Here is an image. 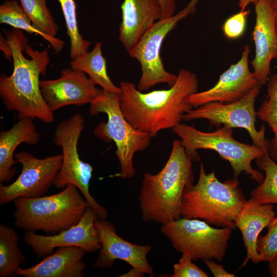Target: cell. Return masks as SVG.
I'll return each instance as SVG.
<instances>
[{"label": "cell", "instance_id": "ba28073f", "mask_svg": "<svg viewBox=\"0 0 277 277\" xmlns=\"http://www.w3.org/2000/svg\"><path fill=\"white\" fill-rule=\"evenodd\" d=\"M84 124L82 114L77 113L61 121L56 126L53 141L55 145L62 149L63 161L53 185L63 189L69 184L75 186L98 218L106 219L107 209L97 203L89 191L93 167L82 161L78 152V142L85 128Z\"/></svg>", "mask_w": 277, "mask_h": 277}, {"label": "cell", "instance_id": "9c48e42d", "mask_svg": "<svg viewBox=\"0 0 277 277\" xmlns=\"http://www.w3.org/2000/svg\"><path fill=\"white\" fill-rule=\"evenodd\" d=\"M232 230L214 228L203 220L181 217L162 225V233L178 252L193 261L222 262L226 255Z\"/></svg>", "mask_w": 277, "mask_h": 277}, {"label": "cell", "instance_id": "d590c367", "mask_svg": "<svg viewBox=\"0 0 277 277\" xmlns=\"http://www.w3.org/2000/svg\"><path fill=\"white\" fill-rule=\"evenodd\" d=\"M269 271L270 275L272 277H277V260L269 264Z\"/></svg>", "mask_w": 277, "mask_h": 277}, {"label": "cell", "instance_id": "ac0fdd59", "mask_svg": "<svg viewBox=\"0 0 277 277\" xmlns=\"http://www.w3.org/2000/svg\"><path fill=\"white\" fill-rule=\"evenodd\" d=\"M118 39L129 52L157 21L162 12L157 0H124Z\"/></svg>", "mask_w": 277, "mask_h": 277}, {"label": "cell", "instance_id": "8fae6325", "mask_svg": "<svg viewBox=\"0 0 277 277\" xmlns=\"http://www.w3.org/2000/svg\"><path fill=\"white\" fill-rule=\"evenodd\" d=\"M262 85L258 84L241 99L230 103L211 102L191 109L185 113L183 120L206 119L216 126L222 124L231 128L245 129L253 144L268 153L270 141L265 137L266 128L263 124L258 131L255 128L257 111L255 102Z\"/></svg>", "mask_w": 277, "mask_h": 277}, {"label": "cell", "instance_id": "7a4b0ae2", "mask_svg": "<svg viewBox=\"0 0 277 277\" xmlns=\"http://www.w3.org/2000/svg\"><path fill=\"white\" fill-rule=\"evenodd\" d=\"M198 87L195 73L185 68L180 70L176 82L167 89L144 93L132 82H122L121 110L133 127L153 137L181 123L184 114L193 108L186 98L197 92Z\"/></svg>", "mask_w": 277, "mask_h": 277}, {"label": "cell", "instance_id": "603a6c76", "mask_svg": "<svg viewBox=\"0 0 277 277\" xmlns=\"http://www.w3.org/2000/svg\"><path fill=\"white\" fill-rule=\"evenodd\" d=\"M18 234L12 227L0 225V276L16 275L25 256L18 246Z\"/></svg>", "mask_w": 277, "mask_h": 277}, {"label": "cell", "instance_id": "4dcf8cb0", "mask_svg": "<svg viewBox=\"0 0 277 277\" xmlns=\"http://www.w3.org/2000/svg\"><path fill=\"white\" fill-rule=\"evenodd\" d=\"M191 258L182 254L179 262L173 266L171 277H208V275L192 262Z\"/></svg>", "mask_w": 277, "mask_h": 277}, {"label": "cell", "instance_id": "7402d4cb", "mask_svg": "<svg viewBox=\"0 0 277 277\" xmlns=\"http://www.w3.org/2000/svg\"><path fill=\"white\" fill-rule=\"evenodd\" d=\"M102 43H96L90 52L76 57L70 62L71 68L87 74L89 78L102 89L111 92L120 93V87L115 85L107 74V63L102 51Z\"/></svg>", "mask_w": 277, "mask_h": 277}, {"label": "cell", "instance_id": "d6a6232c", "mask_svg": "<svg viewBox=\"0 0 277 277\" xmlns=\"http://www.w3.org/2000/svg\"><path fill=\"white\" fill-rule=\"evenodd\" d=\"M162 10V18L172 16L175 14L176 0H157Z\"/></svg>", "mask_w": 277, "mask_h": 277}, {"label": "cell", "instance_id": "4316f807", "mask_svg": "<svg viewBox=\"0 0 277 277\" xmlns=\"http://www.w3.org/2000/svg\"><path fill=\"white\" fill-rule=\"evenodd\" d=\"M23 10L33 26L45 34L55 37L58 31L49 9L47 0H19Z\"/></svg>", "mask_w": 277, "mask_h": 277}, {"label": "cell", "instance_id": "30bf717a", "mask_svg": "<svg viewBox=\"0 0 277 277\" xmlns=\"http://www.w3.org/2000/svg\"><path fill=\"white\" fill-rule=\"evenodd\" d=\"M199 1L191 0L178 13L156 22L128 53L141 65V76L136 87L140 91L147 90L161 83L171 87L176 82L177 75L165 69L161 57V47L166 37L177 24L195 13Z\"/></svg>", "mask_w": 277, "mask_h": 277}, {"label": "cell", "instance_id": "ffe728a7", "mask_svg": "<svg viewBox=\"0 0 277 277\" xmlns=\"http://www.w3.org/2000/svg\"><path fill=\"white\" fill-rule=\"evenodd\" d=\"M86 252L82 248L61 247L34 266L18 269L16 275L25 277H83Z\"/></svg>", "mask_w": 277, "mask_h": 277}, {"label": "cell", "instance_id": "5b68a950", "mask_svg": "<svg viewBox=\"0 0 277 277\" xmlns=\"http://www.w3.org/2000/svg\"><path fill=\"white\" fill-rule=\"evenodd\" d=\"M15 227L28 232L55 234L77 224L89 205L74 185L56 194L35 198L17 197L13 201Z\"/></svg>", "mask_w": 277, "mask_h": 277}, {"label": "cell", "instance_id": "8d00e7d4", "mask_svg": "<svg viewBox=\"0 0 277 277\" xmlns=\"http://www.w3.org/2000/svg\"><path fill=\"white\" fill-rule=\"evenodd\" d=\"M270 3L274 13H277V0H268Z\"/></svg>", "mask_w": 277, "mask_h": 277}, {"label": "cell", "instance_id": "5bb4252c", "mask_svg": "<svg viewBox=\"0 0 277 277\" xmlns=\"http://www.w3.org/2000/svg\"><path fill=\"white\" fill-rule=\"evenodd\" d=\"M98 219L96 213L89 206L80 221L76 225L51 235H44L25 231L24 239L38 258H45L61 247L74 246L83 248L86 253L99 250L101 245L95 226Z\"/></svg>", "mask_w": 277, "mask_h": 277}, {"label": "cell", "instance_id": "4fadbf2b", "mask_svg": "<svg viewBox=\"0 0 277 277\" xmlns=\"http://www.w3.org/2000/svg\"><path fill=\"white\" fill-rule=\"evenodd\" d=\"M95 226L101 247L94 267L110 268L116 260H120L128 263L131 269L120 276L140 277L152 274L153 269L147 257L151 249L150 245H136L125 240L116 233L113 224L106 219H97Z\"/></svg>", "mask_w": 277, "mask_h": 277}, {"label": "cell", "instance_id": "cb8c5ba5", "mask_svg": "<svg viewBox=\"0 0 277 277\" xmlns=\"http://www.w3.org/2000/svg\"><path fill=\"white\" fill-rule=\"evenodd\" d=\"M0 23L6 24L14 28L25 30L29 33H36L47 41L55 53L63 49L65 42L56 37L48 36L35 28L21 5L16 0H6L0 6Z\"/></svg>", "mask_w": 277, "mask_h": 277}, {"label": "cell", "instance_id": "6da1fadb", "mask_svg": "<svg viewBox=\"0 0 277 277\" xmlns=\"http://www.w3.org/2000/svg\"><path fill=\"white\" fill-rule=\"evenodd\" d=\"M12 53L13 70L11 75H0V97L5 109L15 111L18 119H38L50 124L54 116L42 96L40 74L45 75L50 62L47 48L34 50L28 45L24 32L13 28L4 30Z\"/></svg>", "mask_w": 277, "mask_h": 277}, {"label": "cell", "instance_id": "3957f363", "mask_svg": "<svg viewBox=\"0 0 277 277\" xmlns=\"http://www.w3.org/2000/svg\"><path fill=\"white\" fill-rule=\"evenodd\" d=\"M193 162L181 140H174L161 170L154 174H144L138 195L144 221L163 225L181 217L184 190L194 180Z\"/></svg>", "mask_w": 277, "mask_h": 277}, {"label": "cell", "instance_id": "1f68e13d", "mask_svg": "<svg viewBox=\"0 0 277 277\" xmlns=\"http://www.w3.org/2000/svg\"><path fill=\"white\" fill-rule=\"evenodd\" d=\"M203 262L214 277L235 276L234 274L227 272L222 264L216 263L212 260H205Z\"/></svg>", "mask_w": 277, "mask_h": 277}, {"label": "cell", "instance_id": "7c38bea8", "mask_svg": "<svg viewBox=\"0 0 277 277\" xmlns=\"http://www.w3.org/2000/svg\"><path fill=\"white\" fill-rule=\"evenodd\" d=\"M22 165L21 174L9 185L0 184V204L13 202L17 197L35 198L43 196L54 185L61 169L62 154L39 159L27 151L14 155Z\"/></svg>", "mask_w": 277, "mask_h": 277}, {"label": "cell", "instance_id": "484cf974", "mask_svg": "<svg viewBox=\"0 0 277 277\" xmlns=\"http://www.w3.org/2000/svg\"><path fill=\"white\" fill-rule=\"evenodd\" d=\"M267 82V94L257 111V116L266 122L273 133L268 154L277 161V74H273Z\"/></svg>", "mask_w": 277, "mask_h": 277}, {"label": "cell", "instance_id": "d6986e66", "mask_svg": "<svg viewBox=\"0 0 277 277\" xmlns=\"http://www.w3.org/2000/svg\"><path fill=\"white\" fill-rule=\"evenodd\" d=\"M275 215L272 204H261L252 197L246 201L237 213L234 222L242 233L246 249V256L242 267L250 260L255 264L262 261L256 251L257 239Z\"/></svg>", "mask_w": 277, "mask_h": 277}, {"label": "cell", "instance_id": "e575fe53", "mask_svg": "<svg viewBox=\"0 0 277 277\" xmlns=\"http://www.w3.org/2000/svg\"><path fill=\"white\" fill-rule=\"evenodd\" d=\"M260 0H238L239 6L241 8V10H245L246 8L250 4L254 5Z\"/></svg>", "mask_w": 277, "mask_h": 277}, {"label": "cell", "instance_id": "52a82bcc", "mask_svg": "<svg viewBox=\"0 0 277 277\" xmlns=\"http://www.w3.org/2000/svg\"><path fill=\"white\" fill-rule=\"evenodd\" d=\"M233 128L223 125L214 131L207 132L199 130L193 125L180 123L172 131L181 138L187 153L193 161H200L197 149H209L216 151L230 164L233 178L238 179L242 172L260 184L264 174L254 168L251 162L264 154V150L252 144L240 142L233 137Z\"/></svg>", "mask_w": 277, "mask_h": 277}, {"label": "cell", "instance_id": "f546056e", "mask_svg": "<svg viewBox=\"0 0 277 277\" xmlns=\"http://www.w3.org/2000/svg\"><path fill=\"white\" fill-rule=\"evenodd\" d=\"M250 12L249 10H241L225 21L222 28L227 38L236 39L243 35L246 28L247 18Z\"/></svg>", "mask_w": 277, "mask_h": 277}, {"label": "cell", "instance_id": "44dd1931", "mask_svg": "<svg viewBox=\"0 0 277 277\" xmlns=\"http://www.w3.org/2000/svg\"><path fill=\"white\" fill-rule=\"evenodd\" d=\"M40 140V134L30 118H22L10 129L0 133V184L8 182L15 175L16 170L13 167L14 151L22 143L35 145Z\"/></svg>", "mask_w": 277, "mask_h": 277}, {"label": "cell", "instance_id": "d4e9b609", "mask_svg": "<svg viewBox=\"0 0 277 277\" xmlns=\"http://www.w3.org/2000/svg\"><path fill=\"white\" fill-rule=\"evenodd\" d=\"M259 170L264 172L263 182L251 192V197L261 204L277 205V164L268 153L255 159ZM277 210V206L275 207Z\"/></svg>", "mask_w": 277, "mask_h": 277}, {"label": "cell", "instance_id": "836d02e7", "mask_svg": "<svg viewBox=\"0 0 277 277\" xmlns=\"http://www.w3.org/2000/svg\"><path fill=\"white\" fill-rule=\"evenodd\" d=\"M0 48L4 52L6 58L10 60L12 58V53L11 47L8 43L7 38L1 34Z\"/></svg>", "mask_w": 277, "mask_h": 277}, {"label": "cell", "instance_id": "f1b7e54d", "mask_svg": "<svg viewBox=\"0 0 277 277\" xmlns=\"http://www.w3.org/2000/svg\"><path fill=\"white\" fill-rule=\"evenodd\" d=\"M268 232L264 236L259 235L256 241V251L262 261L269 264L277 260V217L267 226Z\"/></svg>", "mask_w": 277, "mask_h": 277}, {"label": "cell", "instance_id": "2e32d148", "mask_svg": "<svg viewBox=\"0 0 277 277\" xmlns=\"http://www.w3.org/2000/svg\"><path fill=\"white\" fill-rule=\"evenodd\" d=\"M42 96L52 112L68 105L91 104L100 89L85 73L72 68L63 69L61 76L39 82Z\"/></svg>", "mask_w": 277, "mask_h": 277}, {"label": "cell", "instance_id": "8992f818", "mask_svg": "<svg viewBox=\"0 0 277 277\" xmlns=\"http://www.w3.org/2000/svg\"><path fill=\"white\" fill-rule=\"evenodd\" d=\"M89 112L92 116L100 113L107 115V121L99 123L93 132L98 139L106 143L113 141L115 144L121 170L112 176L133 177L135 174L134 155L149 146L152 137L148 133L133 127L127 121L121 110L120 93L100 89L90 104Z\"/></svg>", "mask_w": 277, "mask_h": 277}, {"label": "cell", "instance_id": "277c9868", "mask_svg": "<svg viewBox=\"0 0 277 277\" xmlns=\"http://www.w3.org/2000/svg\"><path fill=\"white\" fill-rule=\"evenodd\" d=\"M246 201L238 179L221 182L214 172L207 174L201 163L197 182L184 190L181 217L201 219L210 225L235 229L234 218Z\"/></svg>", "mask_w": 277, "mask_h": 277}, {"label": "cell", "instance_id": "e0dca14e", "mask_svg": "<svg viewBox=\"0 0 277 277\" xmlns=\"http://www.w3.org/2000/svg\"><path fill=\"white\" fill-rule=\"evenodd\" d=\"M254 6L256 20L252 36L255 53L251 65L258 82L263 86L269 80L272 60L277 59L275 15L268 0H260Z\"/></svg>", "mask_w": 277, "mask_h": 277}, {"label": "cell", "instance_id": "9a60e30c", "mask_svg": "<svg viewBox=\"0 0 277 277\" xmlns=\"http://www.w3.org/2000/svg\"><path fill=\"white\" fill-rule=\"evenodd\" d=\"M250 52L249 46L246 45L239 61L220 75L213 87L189 95L186 102L192 107H197L211 102L230 103L242 98L260 84L249 68Z\"/></svg>", "mask_w": 277, "mask_h": 277}, {"label": "cell", "instance_id": "74e56055", "mask_svg": "<svg viewBox=\"0 0 277 277\" xmlns=\"http://www.w3.org/2000/svg\"><path fill=\"white\" fill-rule=\"evenodd\" d=\"M275 27L276 30L277 31V13H275Z\"/></svg>", "mask_w": 277, "mask_h": 277}, {"label": "cell", "instance_id": "83f0119b", "mask_svg": "<svg viewBox=\"0 0 277 277\" xmlns=\"http://www.w3.org/2000/svg\"><path fill=\"white\" fill-rule=\"evenodd\" d=\"M65 18L67 33L70 41V56L71 60L86 53L91 42L85 39L78 28L76 7L74 0H58Z\"/></svg>", "mask_w": 277, "mask_h": 277}]
</instances>
